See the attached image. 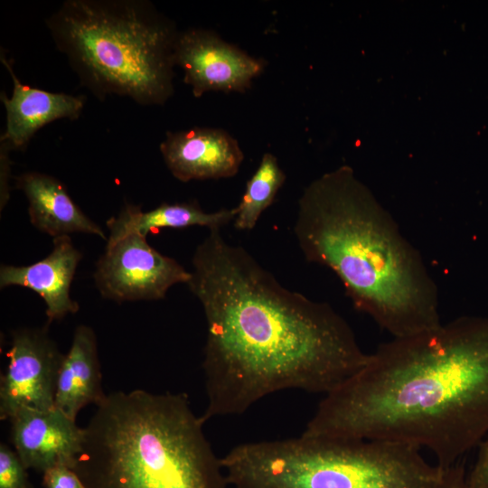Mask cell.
Returning a JSON list of instances; mask_svg holds the SVG:
<instances>
[{"mask_svg": "<svg viewBox=\"0 0 488 488\" xmlns=\"http://www.w3.org/2000/svg\"><path fill=\"white\" fill-rule=\"evenodd\" d=\"M187 286L206 320V422L240 415L284 389L324 395L358 372L369 353L329 304L282 286L244 248L209 230Z\"/></svg>", "mask_w": 488, "mask_h": 488, "instance_id": "obj_1", "label": "cell"}, {"mask_svg": "<svg viewBox=\"0 0 488 488\" xmlns=\"http://www.w3.org/2000/svg\"><path fill=\"white\" fill-rule=\"evenodd\" d=\"M396 442L448 468L488 435V316L392 338L325 394L302 433Z\"/></svg>", "mask_w": 488, "mask_h": 488, "instance_id": "obj_2", "label": "cell"}, {"mask_svg": "<svg viewBox=\"0 0 488 488\" xmlns=\"http://www.w3.org/2000/svg\"><path fill=\"white\" fill-rule=\"evenodd\" d=\"M294 233L305 259L331 269L354 307L393 338L441 324L437 286L420 253L348 169L305 190Z\"/></svg>", "mask_w": 488, "mask_h": 488, "instance_id": "obj_3", "label": "cell"}, {"mask_svg": "<svg viewBox=\"0 0 488 488\" xmlns=\"http://www.w3.org/2000/svg\"><path fill=\"white\" fill-rule=\"evenodd\" d=\"M186 393L106 396L84 427L73 470L86 488H228Z\"/></svg>", "mask_w": 488, "mask_h": 488, "instance_id": "obj_4", "label": "cell"}, {"mask_svg": "<svg viewBox=\"0 0 488 488\" xmlns=\"http://www.w3.org/2000/svg\"><path fill=\"white\" fill-rule=\"evenodd\" d=\"M56 48L97 99L163 106L174 92L175 23L147 0H66L47 19Z\"/></svg>", "mask_w": 488, "mask_h": 488, "instance_id": "obj_5", "label": "cell"}, {"mask_svg": "<svg viewBox=\"0 0 488 488\" xmlns=\"http://www.w3.org/2000/svg\"><path fill=\"white\" fill-rule=\"evenodd\" d=\"M221 464L230 488H443L447 469L405 444L303 434L238 445Z\"/></svg>", "mask_w": 488, "mask_h": 488, "instance_id": "obj_6", "label": "cell"}, {"mask_svg": "<svg viewBox=\"0 0 488 488\" xmlns=\"http://www.w3.org/2000/svg\"><path fill=\"white\" fill-rule=\"evenodd\" d=\"M190 278L191 272L136 233L107 241L94 273L100 295L117 303L160 300L173 286Z\"/></svg>", "mask_w": 488, "mask_h": 488, "instance_id": "obj_7", "label": "cell"}, {"mask_svg": "<svg viewBox=\"0 0 488 488\" xmlns=\"http://www.w3.org/2000/svg\"><path fill=\"white\" fill-rule=\"evenodd\" d=\"M42 328L12 332L8 361L0 379V418L10 419L22 408H53L57 375L63 358Z\"/></svg>", "mask_w": 488, "mask_h": 488, "instance_id": "obj_8", "label": "cell"}, {"mask_svg": "<svg viewBox=\"0 0 488 488\" xmlns=\"http://www.w3.org/2000/svg\"><path fill=\"white\" fill-rule=\"evenodd\" d=\"M174 63L183 71V82L195 98L211 91L245 92L266 64L202 28L179 32Z\"/></svg>", "mask_w": 488, "mask_h": 488, "instance_id": "obj_9", "label": "cell"}, {"mask_svg": "<svg viewBox=\"0 0 488 488\" xmlns=\"http://www.w3.org/2000/svg\"><path fill=\"white\" fill-rule=\"evenodd\" d=\"M9 421L14 449L27 469L43 473L54 466L73 468L85 435L75 419L54 407L22 408Z\"/></svg>", "mask_w": 488, "mask_h": 488, "instance_id": "obj_10", "label": "cell"}, {"mask_svg": "<svg viewBox=\"0 0 488 488\" xmlns=\"http://www.w3.org/2000/svg\"><path fill=\"white\" fill-rule=\"evenodd\" d=\"M159 150L170 173L183 183L233 177L244 160L239 142L214 127L167 132Z\"/></svg>", "mask_w": 488, "mask_h": 488, "instance_id": "obj_11", "label": "cell"}, {"mask_svg": "<svg viewBox=\"0 0 488 488\" xmlns=\"http://www.w3.org/2000/svg\"><path fill=\"white\" fill-rule=\"evenodd\" d=\"M0 60L13 81L11 96L4 90L0 94L6 112L5 129L0 144L11 151L23 150L45 125L61 118L75 120L80 117L86 103L85 96L51 92L23 84L3 51Z\"/></svg>", "mask_w": 488, "mask_h": 488, "instance_id": "obj_12", "label": "cell"}, {"mask_svg": "<svg viewBox=\"0 0 488 488\" xmlns=\"http://www.w3.org/2000/svg\"><path fill=\"white\" fill-rule=\"evenodd\" d=\"M52 242L50 254L35 263L0 267V288L16 286L38 294L46 305L48 325L80 309L70 297V286L82 254L69 235L53 238Z\"/></svg>", "mask_w": 488, "mask_h": 488, "instance_id": "obj_13", "label": "cell"}, {"mask_svg": "<svg viewBox=\"0 0 488 488\" xmlns=\"http://www.w3.org/2000/svg\"><path fill=\"white\" fill-rule=\"evenodd\" d=\"M16 187L28 201L31 223L53 238L81 232L108 238L102 228L74 202L64 184L40 172H26L16 178Z\"/></svg>", "mask_w": 488, "mask_h": 488, "instance_id": "obj_14", "label": "cell"}, {"mask_svg": "<svg viewBox=\"0 0 488 488\" xmlns=\"http://www.w3.org/2000/svg\"><path fill=\"white\" fill-rule=\"evenodd\" d=\"M106 396L97 336L91 327L80 324L75 329L71 345L59 368L54 406L76 420L83 408L99 405Z\"/></svg>", "mask_w": 488, "mask_h": 488, "instance_id": "obj_15", "label": "cell"}, {"mask_svg": "<svg viewBox=\"0 0 488 488\" xmlns=\"http://www.w3.org/2000/svg\"><path fill=\"white\" fill-rule=\"evenodd\" d=\"M236 207L215 212H205L196 202L166 203L144 211L140 206L125 205L120 212L107 221L109 231L108 240L136 233L146 237L158 229H184L191 226L207 227L209 230H221L236 217Z\"/></svg>", "mask_w": 488, "mask_h": 488, "instance_id": "obj_16", "label": "cell"}, {"mask_svg": "<svg viewBox=\"0 0 488 488\" xmlns=\"http://www.w3.org/2000/svg\"><path fill=\"white\" fill-rule=\"evenodd\" d=\"M286 178L277 157L271 153H265L256 172L247 182L246 190L236 207L234 227L239 230H253L263 211L274 202Z\"/></svg>", "mask_w": 488, "mask_h": 488, "instance_id": "obj_17", "label": "cell"}, {"mask_svg": "<svg viewBox=\"0 0 488 488\" xmlns=\"http://www.w3.org/2000/svg\"><path fill=\"white\" fill-rule=\"evenodd\" d=\"M27 468L6 444L0 445V488H32Z\"/></svg>", "mask_w": 488, "mask_h": 488, "instance_id": "obj_18", "label": "cell"}, {"mask_svg": "<svg viewBox=\"0 0 488 488\" xmlns=\"http://www.w3.org/2000/svg\"><path fill=\"white\" fill-rule=\"evenodd\" d=\"M43 488H86L76 472L68 466H54L42 473Z\"/></svg>", "mask_w": 488, "mask_h": 488, "instance_id": "obj_19", "label": "cell"}, {"mask_svg": "<svg viewBox=\"0 0 488 488\" xmlns=\"http://www.w3.org/2000/svg\"><path fill=\"white\" fill-rule=\"evenodd\" d=\"M477 447L474 464L466 473V483L468 488H488V435Z\"/></svg>", "mask_w": 488, "mask_h": 488, "instance_id": "obj_20", "label": "cell"}, {"mask_svg": "<svg viewBox=\"0 0 488 488\" xmlns=\"http://www.w3.org/2000/svg\"><path fill=\"white\" fill-rule=\"evenodd\" d=\"M10 149L4 144H1L0 146V161H1V189H0V210L2 211L10 197L8 181L10 177L11 171V160L9 157Z\"/></svg>", "mask_w": 488, "mask_h": 488, "instance_id": "obj_21", "label": "cell"}, {"mask_svg": "<svg viewBox=\"0 0 488 488\" xmlns=\"http://www.w3.org/2000/svg\"><path fill=\"white\" fill-rule=\"evenodd\" d=\"M466 473L463 461L448 467L443 488H468L466 483Z\"/></svg>", "mask_w": 488, "mask_h": 488, "instance_id": "obj_22", "label": "cell"}]
</instances>
